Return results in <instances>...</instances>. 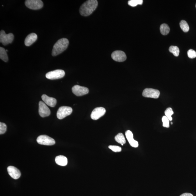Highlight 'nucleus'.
<instances>
[{"mask_svg": "<svg viewBox=\"0 0 196 196\" xmlns=\"http://www.w3.org/2000/svg\"><path fill=\"white\" fill-rule=\"evenodd\" d=\"M180 26L184 32H188L189 30V27L187 22L185 20H182L180 23Z\"/></svg>", "mask_w": 196, "mask_h": 196, "instance_id": "21", "label": "nucleus"}, {"mask_svg": "<svg viewBox=\"0 0 196 196\" xmlns=\"http://www.w3.org/2000/svg\"><path fill=\"white\" fill-rule=\"evenodd\" d=\"M195 7L196 8V5H195Z\"/></svg>", "mask_w": 196, "mask_h": 196, "instance_id": "32", "label": "nucleus"}, {"mask_svg": "<svg viewBox=\"0 0 196 196\" xmlns=\"http://www.w3.org/2000/svg\"><path fill=\"white\" fill-rule=\"evenodd\" d=\"M96 0H89L84 3L79 9L80 14L84 17L90 15L94 12L98 6Z\"/></svg>", "mask_w": 196, "mask_h": 196, "instance_id": "1", "label": "nucleus"}, {"mask_svg": "<svg viewBox=\"0 0 196 196\" xmlns=\"http://www.w3.org/2000/svg\"><path fill=\"white\" fill-rule=\"evenodd\" d=\"M55 162L59 165L64 166L67 165L68 159L67 157L60 155L56 157Z\"/></svg>", "mask_w": 196, "mask_h": 196, "instance_id": "17", "label": "nucleus"}, {"mask_svg": "<svg viewBox=\"0 0 196 196\" xmlns=\"http://www.w3.org/2000/svg\"><path fill=\"white\" fill-rule=\"evenodd\" d=\"M72 112V109L71 107L67 106H61L59 108L57 113V117L59 119H63L71 114Z\"/></svg>", "mask_w": 196, "mask_h": 196, "instance_id": "4", "label": "nucleus"}, {"mask_svg": "<svg viewBox=\"0 0 196 196\" xmlns=\"http://www.w3.org/2000/svg\"><path fill=\"white\" fill-rule=\"evenodd\" d=\"M27 7L32 10H39L43 6V2L41 0H26L25 2Z\"/></svg>", "mask_w": 196, "mask_h": 196, "instance_id": "5", "label": "nucleus"}, {"mask_svg": "<svg viewBox=\"0 0 196 196\" xmlns=\"http://www.w3.org/2000/svg\"><path fill=\"white\" fill-rule=\"evenodd\" d=\"M69 44V41L67 39L63 38L59 40L54 45L52 56H55L62 53L67 49Z\"/></svg>", "mask_w": 196, "mask_h": 196, "instance_id": "2", "label": "nucleus"}, {"mask_svg": "<svg viewBox=\"0 0 196 196\" xmlns=\"http://www.w3.org/2000/svg\"><path fill=\"white\" fill-rule=\"evenodd\" d=\"M172 109L171 108H168L166 109L165 111V114L166 117H167L170 121H172L173 118L172 116L174 114Z\"/></svg>", "mask_w": 196, "mask_h": 196, "instance_id": "22", "label": "nucleus"}, {"mask_svg": "<svg viewBox=\"0 0 196 196\" xmlns=\"http://www.w3.org/2000/svg\"><path fill=\"white\" fill-rule=\"evenodd\" d=\"M142 0H130L128 2V4L132 7H135L137 5H142L143 3Z\"/></svg>", "mask_w": 196, "mask_h": 196, "instance_id": "24", "label": "nucleus"}, {"mask_svg": "<svg viewBox=\"0 0 196 196\" xmlns=\"http://www.w3.org/2000/svg\"><path fill=\"white\" fill-rule=\"evenodd\" d=\"M169 51L174 54V55L175 56L177 57L179 55V48L177 46H170L169 49Z\"/></svg>", "mask_w": 196, "mask_h": 196, "instance_id": "23", "label": "nucleus"}, {"mask_svg": "<svg viewBox=\"0 0 196 196\" xmlns=\"http://www.w3.org/2000/svg\"><path fill=\"white\" fill-rule=\"evenodd\" d=\"M65 73L64 70H57L50 71L45 75L48 79L56 80L62 78L64 77Z\"/></svg>", "mask_w": 196, "mask_h": 196, "instance_id": "6", "label": "nucleus"}, {"mask_svg": "<svg viewBox=\"0 0 196 196\" xmlns=\"http://www.w3.org/2000/svg\"><path fill=\"white\" fill-rule=\"evenodd\" d=\"M162 120L163 122V126L164 127H166V128H168V127H169L170 121L165 116H163L162 118Z\"/></svg>", "mask_w": 196, "mask_h": 196, "instance_id": "25", "label": "nucleus"}, {"mask_svg": "<svg viewBox=\"0 0 196 196\" xmlns=\"http://www.w3.org/2000/svg\"><path fill=\"white\" fill-rule=\"evenodd\" d=\"M0 58L5 62H7L8 60L6 50L2 47H0Z\"/></svg>", "mask_w": 196, "mask_h": 196, "instance_id": "18", "label": "nucleus"}, {"mask_svg": "<svg viewBox=\"0 0 196 196\" xmlns=\"http://www.w3.org/2000/svg\"><path fill=\"white\" fill-rule=\"evenodd\" d=\"M188 58L190 59H193L196 57V52L192 49L188 50Z\"/></svg>", "mask_w": 196, "mask_h": 196, "instance_id": "28", "label": "nucleus"}, {"mask_svg": "<svg viewBox=\"0 0 196 196\" xmlns=\"http://www.w3.org/2000/svg\"><path fill=\"white\" fill-rule=\"evenodd\" d=\"M111 58L118 62H123L126 60V56L125 52L121 51H116L111 54Z\"/></svg>", "mask_w": 196, "mask_h": 196, "instance_id": "12", "label": "nucleus"}, {"mask_svg": "<svg viewBox=\"0 0 196 196\" xmlns=\"http://www.w3.org/2000/svg\"><path fill=\"white\" fill-rule=\"evenodd\" d=\"M125 136L131 146L135 148L138 147V141L134 140L133 134L131 131L129 130L126 131L125 132Z\"/></svg>", "mask_w": 196, "mask_h": 196, "instance_id": "14", "label": "nucleus"}, {"mask_svg": "<svg viewBox=\"0 0 196 196\" xmlns=\"http://www.w3.org/2000/svg\"><path fill=\"white\" fill-rule=\"evenodd\" d=\"M161 33L162 35H166L169 33L170 29L168 25L166 24H163L161 25L160 27Z\"/></svg>", "mask_w": 196, "mask_h": 196, "instance_id": "20", "label": "nucleus"}, {"mask_svg": "<svg viewBox=\"0 0 196 196\" xmlns=\"http://www.w3.org/2000/svg\"><path fill=\"white\" fill-rule=\"evenodd\" d=\"M14 39V35L12 33L6 34L5 32L1 30L0 32V42L4 45L12 43Z\"/></svg>", "mask_w": 196, "mask_h": 196, "instance_id": "3", "label": "nucleus"}, {"mask_svg": "<svg viewBox=\"0 0 196 196\" xmlns=\"http://www.w3.org/2000/svg\"><path fill=\"white\" fill-rule=\"evenodd\" d=\"M160 94L159 90L152 88H146L142 93L143 97L155 99H158Z\"/></svg>", "mask_w": 196, "mask_h": 196, "instance_id": "8", "label": "nucleus"}, {"mask_svg": "<svg viewBox=\"0 0 196 196\" xmlns=\"http://www.w3.org/2000/svg\"><path fill=\"white\" fill-rule=\"evenodd\" d=\"M37 142L40 145L47 146L53 145L55 143V141L53 138L45 135L39 136L37 139Z\"/></svg>", "mask_w": 196, "mask_h": 196, "instance_id": "7", "label": "nucleus"}, {"mask_svg": "<svg viewBox=\"0 0 196 196\" xmlns=\"http://www.w3.org/2000/svg\"><path fill=\"white\" fill-rule=\"evenodd\" d=\"M180 196H193L191 193H183Z\"/></svg>", "mask_w": 196, "mask_h": 196, "instance_id": "29", "label": "nucleus"}, {"mask_svg": "<svg viewBox=\"0 0 196 196\" xmlns=\"http://www.w3.org/2000/svg\"><path fill=\"white\" fill-rule=\"evenodd\" d=\"M106 113V109L103 107H97L92 111L90 117L92 119L96 120L103 116Z\"/></svg>", "mask_w": 196, "mask_h": 196, "instance_id": "11", "label": "nucleus"}, {"mask_svg": "<svg viewBox=\"0 0 196 196\" xmlns=\"http://www.w3.org/2000/svg\"><path fill=\"white\" fill-rule=\"evenodd\" d=\"M171 124L172 125L173 124V122H171Z\"/></svg>", "mask_w": 196, "mask_h": 196, "instance_id": "31", "label": "nucleus"}, {"mask_svg": "<svg viewBox=\"0 0 196 196\" xmlns=\"http://www.w3.org/2000/svg\"><path fill=\"white\" fill-rule=\"evenodd\" d=\"M7 170L9 175L13 179H19L21 176V173L20 171L14 166H8Z\"/></svg>", "mask_w": 196, "mask_h": 196, "instance_id": "13", "label": "nucleus"}, {"mask_svg": "<svg viewBox=\"0 0 196 196\" xmlns=\"http://www.w3.org/2000/svg\"><path fill=\"white\" fill-rule=\"evenodd\" d=\"M109 148L115 152H120L122 150L121 148L117 146L110 145L109 146Z\"/></svg>", "mask_w": 196, "mask_h": 196, "instance_id": "26", "label": "nucleus"}, {"mask_svg": "<svg viewBox=\"0 0 196 196\" xmlns=\"http://www.w3.org/2000/svg\"><path fill=\"white\" fill-rule=\"evenodd\" d=\"M42 99L43 102L49 106L54 107L56 105L57 100L55 98L49 97L46 95H43Z\"/></svg>", "mask_w": 196, "mask_h": 196, "instance_id": "15", "label": "nucleus"}, {"mask_svg": "<svg viewBox=\"0 0 196 196\" xmlns=\"http://www.w3.org/2000/svg\"><path fill=\"white\" fill-rule=\"evenodd\" d=\"M39 113L42 117H45L49 116L51 114V111L46 104L42 101L39 102Z\"/></svg>", "mask_w": 196, "mask_h": 196, "instance_id": "9", "label": "nucleus"}, {"mask_svg": "<svg viewBox=\"0 0 196 196\" xmlns=\"http://www.w3.org/2000/svg\"><path fill=\"white\" fill-rule=\"evenodd\" d=\"M72 92L77 96H81L87 94L89 92L87 88L81 86L79 85H76L72 88Z\"/></svg>", "mask_w": 196, "mask_h": 196, "instance_id": "10", "label": "nucleus"}, {"mask_svg": "<svg viewBox=\"0 0 196 196\" xmlns=\"http://www.w3.org/2000/svg\"><path fill=\"white\" fill-rule=\"evenodd\" d=\"M6 52H8V50H6Z\"/></svg>", "mask_w": 196, "mask_h": 196, "instance_id": "30", "label": "nucleus"}, {"mask_svg": "<svg viewBox=\"0 0 196 196\" xmlns=\"http://www.w3.org/2000/svg\"><path fill=\"white\" fill-rule=\"evenodd\" d=\"M37 35L35 33L29 34L25 39L24 44L26 46H30L37 40Z\"/></svg>", "mask_w": 196, "mask_h": 196, "instance_id": "16", "label": "nucleus"}, {"mask_svg": "<svg viewBox=\"0 0 196 196\" xmlns=\"http://www.w3.org/2000/svg\"><path fill=\"white\" fill-rule=\"evenodd\" d=\"M6 131L7 126L6 124L3 122H0V134L5 133Z\"/></svg>", "mask_w": 196, "mask_h": 196, "instance_id": "27", "label": "nucleus"}, {"mask_svg": "<svg viewBox=\"0 0 196 196\" xmlns=\"http://www.w3.org/2000/svg\"><path fill=\"white\" fill-rule=\"evenodd\" d=\"M115 140L116 142L121 144L122 146L126 142L124 135L122 133H118L116 135L115 137Z\"/></svg>", "mask_w": 196, "mask_h": 196, "instance_id": "19", "label": "nucleus"}]
</instances>
